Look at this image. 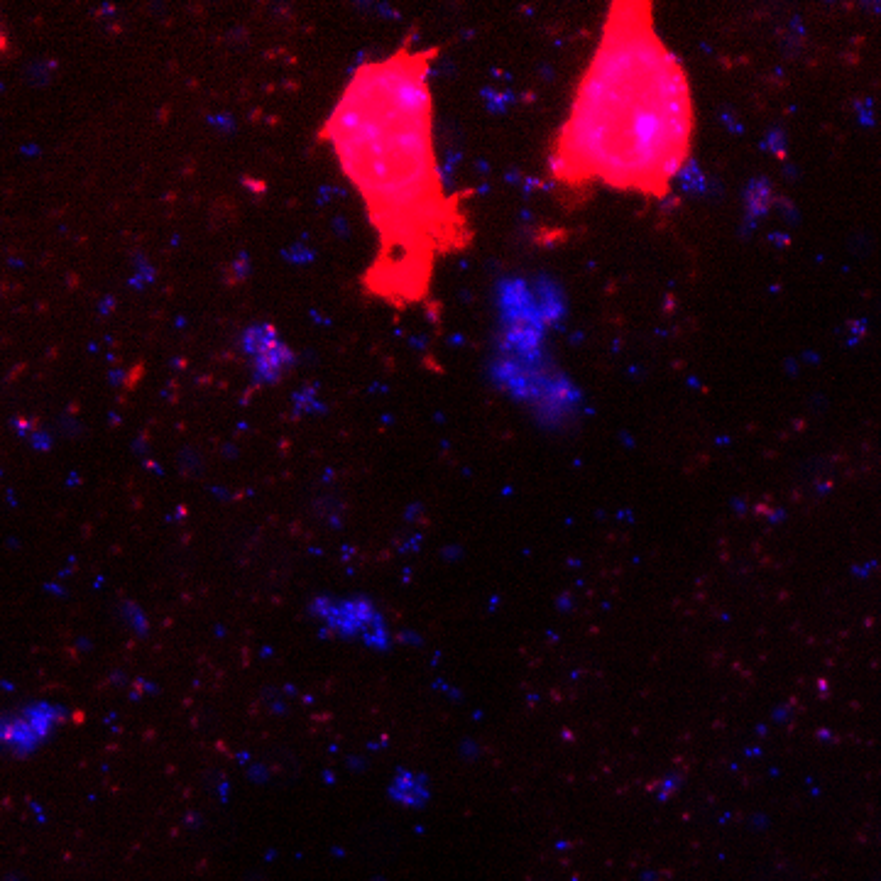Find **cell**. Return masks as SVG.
<instances>
[{"label": "cell", "instance_id": "7", "mask_svg": "<svg viewBox=\"0 0 881 881\" xmlns=\"http://www.w3.org/2000/svg\"><path fill=\"white\" fill-rule=\"evenodd\" d=\"M275 341H279L277 331H275V326H270V324L250 326L248 331L243 333V348L250 358H257L260 353H265V350L270 348Z\"/></svg>", "mask_w": 881, "mask_h": 881}, {"label": "cell", "instance_id": "6", "mask_svg": "<svg viewBox=\"0 0 881 881\" xmlns=\"http://www.w3.org/2000/svg\"><path fill=\"white\" fill-rule=\"evenodd\" d=\"M390 798L404 808H421L429 801V786L421 774H412V771H399L395 779L387 786Z\"/></svg>", "mask_w": 881, "mask_h": 881}, {"label": "cell", "instance_id": "4", "mask_svg": "<svg viewBox=\"0 0 881 881\" xmlns=\"http://www.w3.org/2000/svg\"><path fill=\"white\" fill-rule=\"evenodd\" d=\"M67 708L52 700H32L8 713L0 722V742L10 757H32L67 722Z\"/></svg>", "mask_w": 881, "mask_h": 881}, {"label": "cell", "instance_id": "3", "mask_svg": "<svg viewBox=\"0 0 881 881\" xmlns=\"http://www.w3.org/2000/svg\"><path fill=\"white\" fill-rule=\"evenodd\" d=\"M309 617L321 627L326 637L343 642H360L372 651H387L392 644L382 610L370 598H333L321 595L309 605Z\"/></svg>", "mask_w": 881, "mask_h": 881}, {"label": "cell", "instance_id": "5", "mask_svg": "<svg viewBox=\"0 0 881 881\" xmlns=\"http://www.w3.org/2000/svg\"><path fill=\"white\" fill-rule=\"evenodd\" d=\"M294 365V353L289 350L287 343L275 341L265 353H260L257 358H253V372L260 382H267V385H275V382L282 380Z\"/></svg>", "mask_w": 881, "mask_h": 881}, {"label": "cell", "instance_id": "1", "mask_svg": "<svg viewBox=\"0 0 881 881\" xmlns=\"http://www.w3.org/2000/svg\"><path fill=\"white\" fill-rule=\"evenodd\" d=\"M436 57L439 47L404 40L390 57L358 67L321 128L377 235L365 292L395 309L429 302L436 265L473 243L468 191L446 189L436 157Z\"/></svg>", "mask_w": 881, "mask_h": 881}, {"label": "cell", "instance_id": "2", "mask_svg": "<svg viewBox=\"0 0 881 881\" xmlns=\"http://www.w3.org/2000/svg\"><path fill=\"white\" fill-rule=\"evenodd\" d=\"M698 113L651 0H612L549 147V182L571 201L595 191L666 201L693 160Z\"/></svg>", "mask_w": 881, "mask_h": 881}]
</instances>
